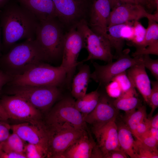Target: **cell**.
Returning <instances> with one entry per match:
<instances>
[{
    "label": "cell",
    "mask_w": 158,
    "mask_h": 158,
    "mask_svg": "<svg viewBox=\"0 0 158 158\" xmlns=\"http://www.w3.org/2000/svg\"><path fill=\"white\" fill-rule=\"evenodd\" d=\"M10 1L0 9L2 49L5 50H8L21 40L35 39L39 22L35 16L20 3Z\"/></svg>",
    "instance_id": "1"
},
{
    "label": "cell",
    "mask_w": 158,
    "mask_h": 158,
    "mask_svg": "<svg viewBox=\"0 0 158 158\" xmlns=\"http://www.w3.org/2000/svg\"><path fill=\"white\" fill-rule=\"evenodd\" d=\"M47 61L35 39L25 40L13 46L0 57V69L13 78L37 64Z\"/></svg>",
    "instance_id": "2"
},
{
    "label": "cell",
    "mask_w": 158,
    "mask_h": 158,
    "mask_svg": "<svg viewBox=\"0 0 158 158\" xmlns=\"http://www.w3.org/2000/svg\"><path fill=\"white\" fill-rule=\"evenodd\" d=\"M66 32L56 18L39 21L35 39L47 61L62 59Z\"/></svg>",
    "instance_id": "3"
},
{
    "label": "cell",
    "mask_w": 158,
    "mask_h": 158,
    "mask_svg": "<svg viewBox=\"0 0 158 158\" xmlns=\"http://www.w3.org/2000/svg\"><path fill=\"white\" fill-rule=\"evenodd\" d=\"M70 97L62 98L48 111L44 122L49 128H70L87 130L86 123Z\"/></svg>",
    "instance_id": "4"
},
{
    "label": "cell",
    "mask_w": 158,
    "mask_h": 158,
    "mask_svg": "<svg viewBox=\"0 0 158 158\" xmlns=\"http://www.w3.org/2000/svg\"><path fill=\"white\" fill-rule=\"evenodd\" d=\"M66 70L61 65L54 66L41 63L25 73L13 78L8 83L13 85L58 86L66 81Z\"/></svg>",
    "instance_id": "5"
},
{
    "label": "cell",
    "mask_w": 158,
    "mask_h": 158,
    "mask_svg": "<svg viewBox=\"0 0 158 158\" xmlns=\"http://www.w3.org/2000/svg\"><path fill=\"white\" fill-rule=\"evenodd\" d=\"M8 86L7 92L9 94L25 99L42 112L48 111L61 94L56 86H36L9 84Z\"/></svg>",
    "instance_id": "6"
},
{
    "label": "cell",
    "mask_w": 158,
    "mask_h": 158,
    "mask_svg": "<svg viewBox=\"0 0 158 158\" xmlns=\"http://www.w3.org/2000/svg\"><path fill=\"white\" fill-rule=\"evenodd\" d=\"M94 0H52L56 18L66 32L88 22Z\"/></svg>",
    "instance_id": "7"
},
{
    "label": "cell",
    "mask_w": 158,
    "mask_h": 158,
    "mask_svg": "<svg viewBox=\"0 0 158 158\" xmlns=\"http://www.w3.org/2000/svg\"><path fill=\"white\" fill-rule=\"evenodd\" d=\"M76 28L82 35L84 48L86 49L88 53L86 59L80 63L93 60H99L107 63L112 62L114 56L112 53V47L107 38L94 32L85 20L79 23Z\"/></svg>",
    "instance_id": "8"
},
{
    "label": "cell",
    "mask_w": 158,
    "mask_h": 158,
    "mask_svg": "<svg viewBox=\"0 0 158 158\" xmlns=\"http://www.w3.org/2000/svg\"><path fill=\"white\" fill-rule=\"evenodd\" d=\"M129 50L123 51V53L114 62L102 65L95 62H92L95 69L91 74L90 78L100 87H105L116 76L126 71L135 64L143 62L141 56L131 58L128 54Z\"/></svg>",
    "instance_id": "9"
},
{
    "label": "cell",
    "mask_w": 158,
    "mask_h": 158,
    "mask_svg": "<svg viewBox=\"0 0 158 158\" xmlns=\"http://www.w3.org/2000/svg\"><path fill=\"white\" fill-rule=\"evenodd\" d=\"M0 104L9 118L32 122L42 120V112L20 97L13 95L4 96L0 100Z\"/></svg>",
    "instance_id": "10"
},
{
    "label": "cell",
    "mask_w": 158,
    "mask_h": 158,
    "mask_svg": "<svg viewBox=\"0 0 158 158\" xmlns=\"http://www.w3.org/2000/svg\"><path fill=\"white\" fill-rule=\"evenodd\" d=\"M83 48L82 35L76 28L66 32L60 65L67 71L66 81L68 84L71 83L76 68L79 65L77 59L81 50Z\"/></svg>",
    "instance_id": "11"
},
{
    "label": "cell",
    "mask_w": 158,
    "mask_h": 158,
    "mask_svg": "<svg viewBox=\"0 0 158 158\" xmlns=\"http://www.w3.org/2000/svg\"><path fill=\"white\" fill-rule=\"evenodd\" d=\"M47 128L48 139L46 158H61L64 152L85 131L70 128Z\"/></svg>",
    "instance_id": "12"
},
{
    "label": "cell",
    "mask_w": 158,
    "mask_h": 158,
    "mask_svg": "<svg viewBox=\"0 0 158 158\" xmlns=\"http://www.w3.org/2000/svg\"><path fill=\"white\" fill-rule=\"evenodd\" d=\"M158 11L154 14L148 12L142 6L135 4L123 3L112 10L107 20V26L138 21L143 18L158 22Z\"/></svg>",
    "instance_id": "13"
},
{
    "label": "cell",
    "mask_w": 158,
    "mask_h": 158,
    "mask_svg": "<svg viewBox=\"0 0 158 158\" xmlns=\"http://www.w3.org/2000/svg\"><path fill=\"white\" fill-rule=\"evenodd\" d=\"M13 132L28 143L39 145L47 151L48 130L44 122H25L11 125Z\"/></svg>",
    "instance_id": "14"
},
{
    "label": "cell",
    "mask_w": 158,
    "mask_h": 158,
    "mask_svg": "<svg viewBox=\"0 0 158 158\" xmlns=\"http://www.w3.org/2000/svg\"><path fill=\"white\" fill-rule=\"evenodd\" d=\"M113 101L108 95L100 93L97 105L83 118L87 124L91 126L92 129L99 128L111 121L116 120L119 110L114 105Z\"/></svg>",
    "instance_id": "15"
},
{
    "label": "cell",
    "mask_w": 158,
    "mask_h": 158,
    "mask_svg": "<svg viewBox=\"0 0 158 158\" xmlns=\"http://www.w3.org/2000/svg\"><path fill=\"white\" fill-rule=\"evenodd\" d=\"M111 9L109 0H94L87 22L94 32L107 38V20Z\"/></svg>",
    "instance_id": "16"
},
{
    "label": "cell",
    "mask_w": 158,
    "mask_h": 158,
    "mask_svg": "<svg viewBox=\"0 0 158 158\" xmlns=\"http://www.w3.org/2000/svg\"><path fill=\"white\" fill-rule=\"evenodd\" d=\"M115 122L113 120L99 128L92 129L103 158L110 151L122 150L118 143V127Z\"/></svg>",
    "instance_id": "17"
},
{
    "label": "cell",
    "mask_w": 158,
    "mask_h": 158,
    "mask_svg": "<svg viewBox=\"0 0 158 158\" xmlns=\"http://www.w3.org/2000/svg\"><path fill=\"white\" fill-rule=\"evenodd\" d=\"M96 145L88 130H85L64 152L61 158H92Z\"/></svg>",
    "instance_id": "18"
},
{
    "label": "cell",
    "mask_w": 158,
    "mask_h": 158,
    "mask_svg": "<svg viewBox=\"0 0 158 158\" xmlns=\"http://www.w3.org/2000/svg\"><path fill=\"white\" fill-rule=\"evenodd\" d=\"M142 62L134 65L126 71L133 85L136 88L148 104L150 94L151 82Z\"/></svg>",
    "instance_id": "19"
},
{
    "label": "cell",
    "mask_w": 158,
    "mask_h": 158,
    "mask_svg": "<svg viewBox=\"0 0 158 158\" xmlns=\"http://www.w3.org/2000/svg\"><path fill=\"white\" fill-rule=\"evenodd\" d=\"M148 20V25L144 40L142 44L132 53L134 57L152 54L158 55V24L150 19Z\"/></svg>",
    "instance_id": "20"
},
{
    "label": "cell",
    "mask_w": 158,
    "mask_h": 158,
    "mask_svg": "<svg viewBox=\"0 0 158 158\" xmlns=\"http://www.w3.org/2000/svg\"><path fill=\"white\" fill-rule=\"evenodd\" d=\"M40 20L56 18L52 0H18Z\"/></svg>",
    "instance_id": "21"
},
{
    "label": "cell",
    "mask_w": 158,
    "mask_h": 158,
    "mask_svg": "<svg viewBox=\"0 0 158 158\" xmlns=\"http://www.w3.org/2000/svg\"><path fill=\"white\" fill-rule=\"evenodd\" d=\"M79 70L73 79L71 91L72 95L76 99L86 94L91 74L89 66L87 64L81 65Z\"/></svg>",
    "instance_id": "22"
},
{
    "label": "cell",
    "mask_w": 158,
    "mask_h": 158,
    "mask_svg": "<svg viewBox=\"0 0 158 158\" xmlns=\"http://www.w3.org/2000/svg\"><path fill=\"white\" fill-rule=\"evenodd\" d=\"M117 126L118 141L121 149L130 157L136 158L134 150L135 140L133 134L124 123Z\"/></svg>",
    "instance_id": "23"
},
{
    "label": "cell",
    "mask_w": 158,
    "mask_h": 158,
    "mask_svg": "<svg viewBox=\"0 0 158 158\" xmlns=\"http://www.w3.org/2000/svg\"><path fill=\"white\" fill-rule=\"evenodd\" d=\"M113 103L117 109L124 111L126 114L134 111L142 105L140 100L137 97L136 92L122 94L113 100Z\"/></svg>",
    "instance_id": "24"
},
{
    "label": "cell",
    "mask_w": 158,
    "mask_h": 158,
    "mask_svg": "<svg viewBox=\"0 0 158 158\" xmlns=\"http://www.w3.org/2000/svg\"><path fill=\"white\" fill-rule=\"evenodd\" d=\"M127 22L107 27V38L112 48L115 50L114 58L117 59L123 52L124 40L122 33L123 27Z\"/></svg>",
    "instance_id": "25"
},
{
    "label": "cell",
    "mask_w": 158,
    "mask_h": 158,
    "mask_svg": "<svg viewBox=\"0 0 158 158\" xmlns=\"http://www.w3.org/2000/svg\"><path fill=\"white\" fill-rule=\"evenodd\" d=\"M147 117L146 107L145 105H141L137 108V110L126 114L123 118L124 123L135 137L137 126Z\"/></svg>",
    "instance_id": "26"
},
{
    "label": "cell",
    "mask_w": 158,
    "mask_h": 158,
    "mask_svg": "<svg viewBox=\"0 0 158 158\" xmlns=\"http://www.w3.org/2000/svg\"><path fill=\"white\" fill-rule=\"evenodd\" d=\"M25 142L17 134L13 132L10 134L7 139L2 143V149L4 152L11 151L24 153L25 144Z\"/></svg>",
    "instance_id": "27"
},
{
    "label": "cell",
    "mask_w": 158,
    "mask_h": 158,
    "mask_svg": "<svg viewBox=\"0 0 158 158\" xmlns=\"http://www.w3.org/2000/svg\"><path fill=\"white\" fill-rule=\"evenodd\" d=\"M133 35L130 42L136 49L142 43L146 35V29L138 21H134Z\"/></svg>",
    "instance_id": "28"
},
{
    "label": "cell",
    "mask_w": 158,
    "mask_h": 158,
    "mask_svg": "<svg viewBox=\"0 0 158 158\" xmlns=\"http://www.w3.org/2000/svg\"><path fill=\"white\" fill-rule=\"evenodd\" d=\"M24 153L26 158H43L47 156V151L42 147L28 143L25 144Z\"/></svg>",
    "instance_id": "29"
},
{
    "label": "cell",
    "mask_w": 158,
    "mask_h": 158,
    "mask_svg": "<svg viewBox=\"0 0 158 158\" xmlns=\"http://www.w3.org/2000/svg\"><path fill=\"white\" fill-rule=\"evenodd\" d=\"M111 81H115L118 83L122 91L121 94L136 91L135 88L127 75L126 71L116 76L112 79Z\"/></svg>",
    "instance_id": "30"
},
{
    "label": "cell",
    "mask_w": 158,
    "mask_h": 158,
    "mask_svg": "<svg viewBox=\"0 0 158 158\" xmlns=\"http://www.w3.org/2000/svg\"><path fill=\"white\" fill-rule=\"evenodd\" d=\"M134 150L136 158H158V152L148 148L137 140H135Z\"/></svg>",
    "instance_id": "31"
},
{
    "label": "cell",
    "mask_w": 158,
    "mask_h": 158,
    "mask_svg": "<svg viewBox=\"0 0 158 158\" xmlns=\"http://www.w3.org/2000/svg\"><path fill=\"white\" fill-rule=\"evenodd\" d=\"M150 82L152 87L149 97L148 104L151 109L148 118L152 116L154 111L158 107V81H151Z\"/></svg>",
    "instance_id": "32"
},
{
    "label": "cell",
    "mask_w": 158,
    "mask_h": 158,
    "mask_svg": "<svg viewBox=\"0 0 158 158\" xmlns=\"http://www.w3.org/2000/svg\"><path fill=\"white\" fill-rule=\"evenodd\" d=\"M92 93L91 96L87 103L79 111L83 118L94 109L99 100L100 93L98 90L92 92Z\"/></svg>",
    "instance_id": "33"
},
{
    "label": "cell",
    "mask_w": 158,
    "mask_h": 158,
    "mask_svg": "<svg viewBox=\"0 0 158 158\" xmlns=\"http://www.w3.org/2000/svg\"><path fill=\"white\" fill-rule=\"evenodd\" d=\"M136 140L148 148L154 151L158 152V141L151 135L149 130Z\"/></svg>",
    "instance_id": "34"
},
{
    "label": "cell",
    "mask_w": 158,
    "mask_h": 158,
    "mask_svg": "<svg viewBox=\"0 0 158 158\" xmlns=\"http://www.w3.org/2000/svg\"><path fill=\"white\" fill-rule=\"evenodd\" d=\"M140 56L142 57L145 67L150 71L152 75L157 80H158V59H152L148 54Z\"/></svg>",
    "instance_id": "35"
},
{
    "label": "cell",
    "mask_w": 158,
    "mask_h": 158,
    "mask_svg": "<svg viewBox=\"0 0 158 158\" xmlns=\"http://www.w3.org/2000/svg\"><path fill=\"white\" fill-rule=\"evenodd\" d=\"M104 87L107 95L110 97L116 98L122 94L119 85L115 81H111Z\"/></svg>",
    "instance_id": "36"
},
{
    "label": "cell",
    "mask_w": 158,
    "mask_h": 158,
    "mask_svg": "<svg viewBox=\"0 0 158 158\" xmlns=\"http://www.w3.org/2000/svg\"><path fill=\"white\" fill-rule=\"evenodd\" d=\"M150 128L149 119L147 117L142 121L137 126L135 137L136 139L147 132Z\"/></svg>",
    "instance_id": "37"
},
{
    "label": "cell",
    "mask_w": 158,
    "mask_h": 158,
    "mask_svg": "<svg viewBox=\"0 0 158 158\" xmlns=\"http://www.w3.org/2000/svg\"><path fill=\"white\" fill-rule=\"evenodd\" d=\"M11 125L6 121L0 120V143L4 141L10 135Z\"/></svg>",
    "instance_id": "38"
},
{
    "label": "cell",
    "mask_w": 158,
    "mask_h": 158,
    "mask_svg": "<svg viewBox=\"0 0 158 158\" xmlns=\"http://www.w3.org/2000/svg\"><path fill=\"white\" fill-rule=\"evenodd\" d=\"M92 92L86 94L83 96L76 99L75 102V106L76 108L79 111L87 103L91 95Z\"/></svg>",
    "instance_id": "39"
},
{
    "label": "cell",
    "mask_w": 158,
    "mask_h": 158,
    "mask_svg": "<svg viewBox=\"0 0 158 158\" xmlns=\"http://www.w3.org/2000/svg\"><path fill=\"white\" fill-rule=\"evenodd\" d=\"M128 156L122 150H115L109 151L103 157L104 158H127Z\"/></svg>",
    "instance_id": "40"
},
{
    "label": "cell",
    "mask_w": 158,
    "mask_h": 158,
    "mask_svg": "<svg viewBox=\"0 0 158 158\" xmlns=\"http://www.w3.org/2000/svg\"><path fill=\"white\" fill-rule=\"evenodd\" d=\"M0 158H26V157L24 153L11 151L6 152H3Z\"/></svg>",
    "instance_id": "41"
},
{
    "label": "cell",
    "mask_w": 158,
    "mask_h": 158,
    "mask_svg": "<svg viewBox=\"0 0 158 158\" xmlns=\"http://www.w3.org/2000/svg\"><path fill=\"white\" fill-rule=\"evenodd\" d=\"M12 78L0 69V91L4 86L10 82Z\"/></svg>",
    "instance_id": "42"
},
{
    "label": "cell",
    "mask_w": 158,
    "mask_h": 158,
    "mask_svg": "<svg viewBox=\"0 0 158 158\" xmlns=\"http://www.w3.org/2000/svg\"><path fill=\"white\" fill-rule=\"evenodd\" d=\"M151 128L158 129V114L157 113L155 116L148 118Z\"/></svg>",
    "instance_id": "43"
},
{
    "label": "cell",
    "mask_w": 158,
    "mask_h": 158,
    "mask_svg": "<svg viewBox=\"0 0 158 158\" xmlns=\"http://www.w3.org/2000/svg\"><path fill=\"white\" fill-rule=\"evenodd\" d=\"M9 118L6 113L0 104V120L6 121Z\"/></svg>",
    "instance_id": "44"
},
{
    "label": "cell",
    "mask_w": 158,
    "mask_h": 158,
    "mask_svg": "<svg viewBox=\"0 0 158 158\" xmlns=\"http://www.w3.org/2000/svg\"><path fill=\"white\" fill-rule=\"evenodd\" d=\"M112 10L122 4L121 0H109Z\"/></svg>",
    "instance_id": "45"
},
{
    "label": "cell",
    "mask_w": 158,
    "mask_h": 158,
    "mask_svg": "<svg viewBox=\"0 0 158 158\" xmlns=\"http://www.w3.org/2000/svg\"><path fill=\"white\" fill-rule=\"evenodd\" d=\"M149 131L151 135L158 141V129L151 128L149 130Z\"/></svg>",
    "instance_id": "46"
},
{
    "label": "cell",
    "mask_w": 158,
    "mask_h": 158,
    "mask_svg": "<svg viewBox=\"0 0 158 158\" xmlns=\"http://www.w3.org/2000/svg\"><path fill=\"white\" fill-rule=\"evenodd\" d=\"M135 4H138L143 6L145 8V7L147 8V4L146 0H134Z\"/></svg>",
    "instance_id": "47"
},
{
    "label": "cell",
    "mask_w": 158,
    "mask_h": 158,
    "mask_svg": "<svg viewBox=\"0 0 158 158\" xmlns=\"http://www.w3.org/2000/svg\"><path fill=\"white\" fill-rule=\"evenodd\" d=\"M10 0H0V9L4 6Z\"/></svg>",
    "instance_id": "48"
},
{
    "label": "cell",
    "mask_w": 158,
    "mask_h": 158,
    "mask_svg": "<svg viewBox=\"0 0 158 158\" xmlns=\"http://www.w3.org/2000/svg\"><path fill=\"white\" fill-rule=\"evenodd\" d=\"M122 4L128 3L131 4H135L134 0H121Z\"/></svg>",
    "instance_id": "49"
},
{
    "label": "cell",
    "mask_w": 158,
    "mask_h": 158,
    "mask_svg": "<svg viewBox=\"0 0 158 158\" xmlns=\"http://www.w3.org/2000/svg\"><path fill=\"white\" fill-rule=\"evenodd\" d=\"M1 32L0 27V57L1 56V52L2 50V43L1 41Z\"/></svg>",
    "instance_id": "50"
},
{
    "label": "cell",
    "mask_w": 158,
    "mask_h": 158,
    "mask_svg": "<svg viewBox=\"0 0 158 158\" xmlns=\"http://www.w3.org/2000/svg\"><path fill=\"white\" fill-rule=\"evenodd\" d=\"M3 152V151L2 149V143H0V157Z\"/></svg>",
    "instance_id": "51"
}]
</instances>
